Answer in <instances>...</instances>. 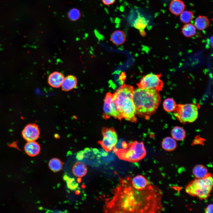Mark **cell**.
<instances>
[{
	"mask_svg": "<svg viewBox=\"0 0 213 213\" xmlns=\"http://www.w3.org/2000/svg\"><path fill=\"white\" fill-rule=\"evenodd\" d=\"M119 178L111 199L104 204V212L156 213L163 210V193L158 187L151 184L138 190L132 185L130 176Z\"/></svg>",
	"mask_w": 213,
	"mask_h": 213,
	"instance_id": "1",
	"label": "cell"
},
{
	"mask_svg": "<svg viewBox=\"0 0 213 213\" xmlns=\"http://www.w3.org/2000/svg\"><path fill=\"white\" fill-rule=\"evenodd\" d=\"M159 92L140 88L134 89L133 99L136 115L147 119L154 113L161 102Z\"/></svg>",
	"mask_w": 213,
	"mask_h": 213,
	"instance_id": "2",
	"label": "cell"
},
{
	"mask_svg": "<svg viewBox=\"0 0 213 213\" xmlns=\"http://www.w3.org/2000/svg\"><path fill=\"white\" fill-rule=\"evenodd\" d=\"M134 88L130 85L124 84L113 94V99L122 118L136 122L137 118L133 99Z\"/></svg>",
	"mask_w": 213,
	"mask_h": 213,
	"instance_id": "3",
	"label": "cell"
},
{
	"mask_svg": "<svg viewBox=\"0 0 213 213\" xmlns=\"http://www.w3.org/2000/svg\"><path fill=\"white\" fill-rule=\"evenodd\" d=\"M122 148L113 149L114 152L118 158L131 163L138 162L143 159L146 154L144 143L142 142L135 141L128 143L123 142Z\"/></svg>",
	"mask_w": 213,
	"mask_h": 213,
	"instance_id": "4",
	"label": "cell"
},
{
	"mask_svg": "<svg viewBox=\"0 0 213 213\" xmlns=\"http://www.w3.org/2000/svg\"><path fill=\"white\" fill-rule=\"evenodd\" d=\"M213 185L212 175L208 174L201 178H196L190 182L185 187V190L190 195L201 200L206 199L209 196Z\"/></svg>",
	"mask_w": 213,
	"mask_h": 213,
	"instance_id": "5",
	"label": "cell"
},
{
	"mask_svg": "<svg viewBox=\"0 0 213 213\" xmlns=\"http://www.w3.org/2000/svg\"><path fill=\"white\" fill-rule=\"evenodd\" d=\"M198 109L197 106L195 104H178L173 111V114L181 123H191L198 118Z\"/></svg>",
	"mask_w": 213,
	"mask_h": 213,
	"instance_id": "6",
	"label": "cell"
},
{
	"mask_svg": "<svg viewBox=\"0 0 213 213\" xmlns=\"http://www.w3.org/2000/svg\"><path fill=\"white\" fill-rule=\"evenodd\" d=\"M161 74L150 73L143 77L137 85L138 88L148 89H153L158 91L162 89L163 83L160 79Z\"/></svg>",
	"mask_w": 213,
	"mask_h": 213,
	"instance_id": "7",
	"label": "cell"
},
{
	"mask_svg": "<svg viewBox=\"0 0 213 213\" xmlns=\"http://www.w3.org/2000/svg\"><path fill=\"white\" fill-rule=\"evenodd\" d=\"M103 138L98 143L106 152L113 150L118 142V136L114 129L112 128L104 127L102 129Z\"/></svg>",
	"mask_w": 213,
	"mask_h": 213,
	"instance_id": "8",
	"label": "cell"
},
{
	"mask_svg": "<svg viewBox=\"0 0 213 213\" xmlns=\"http://www.w3.org/2000/svg\"><path fill=\"white\" fill-rule=\"evenodd\" d=\"M103 117L105 119L111 117L120 120L122 119L113 101V94L109 92L107 93L104 99Z\"/></svg>",
	"mask_w": 213,
	"mask_h": 213,
	"instance_id": "9",
	"label": "cell"
},
{
	"mask_svg": "<svg viewBox=\"0 0 213 213\" xmlns=\"http://www.w3.org/2000/svg\"><path fill=\"white\" fill-rule=\"evenodd\" d=\"M22 134L23 138L27 141H33L39 138L40 132L37 125L30 123L25 127Z\"/></svg>",
	"mask_w": 213,
	"mask_h": 213,
	"instance_id": "10",
	"label": "cell"
},
{
	"mask_svg": "<svg viewBox=\"0 0 213 213\" xmlns=\"http://www.w3.org/2000/svg\"><path fill=\"white\" fill-rule=\"evenodd\" d=\"M64 78V75L61 73L55 71L49 76L48 83L52 87L58 88L61 86Z\"/></svg>",
	"mask_w": 213,
	"mask_h": 213,
	"instance_id": "11",
	"label": "cell"
},
{
	"mask_svg": "<svg viewBox=\"0 0 213 213\" xmlns=\"http://www.w3.org/2000/svg\"><path fill=\"white\" fill-rule=\"evenodd\" d=\"M131 182L133 186L138 190L145 189L151 184L146 178L141 175H137L133 178Z\"/></svg>",
	"mask_w": 213,
	"mask_h": 213,
	"instance_id": "12",
	"label": "cell"
},
{
	"mask_svg": "<svg viewBox=\"0 0 213 213\" xmlns=\"http://www.w3.org/2000/svg\"><path fill=\"white\" fill-rule=\"evenodd\" d=\"M24 149L26 154L32 157L38 155L41 150L40 145L35 141H28L25 144Z\"/></svg>",
	"mask_w": 213,
	"mask_h": 213,
	"instance_id": "13",
	"label": "cell"
},
{
	"mask_svg": "<svg viewBox=\"0 0 213 213\" xmlns=\"http://www.w3.org/2000/svg\"><path fill=\"white\" fill-rule=\"evenodd\" d=\"M78 80L75 76L70 75L64 78L62 84V90L67 91L75 88L77 85Z\"/></svg>",
	"mask_w": 213,
	"mask_h": 213,
	"instance_id": "14",
	"label": "cell"
},
{
	"mask_svg": "<svg viewBox=\"0 0 213 213\" xmlns=\"http://www.w3.org/2000/svg\"><path fill=\"white\" fill-rule=\"evenodd\" d=\"M185 5L180 0H174L170 3L169 6L170 11L173 14L180 15L184 10Z\"/></svg>",
	"mask_w": 213,
	"mask_h": 213,
	"instance_id": "15",
	"label": "cell"
},
{
	"mask_svg": "<svg viewBox=\"0 0 213 213\" xmlns=\"http://www.w3.org/2000/svg\"><path fill=\"white\" fill-rule=\"evenodd\" d=\"M73 174L76 177L81 178L84 176L87 172L86 165L83 163L78 162L73 165L72 168Z\"/></svg>",
	"mask_w": 213,
	"mask_h": 213,
	"instance_id": "16",
	"label": "cell"
},
{
	"mask_svg": "<svg viewBox=\"0 0 213 213\" xmlns=\"http://www.w3.org/2000/svg\"><path fill=\"white\" fill-rule=\"evenodd\" d=\"M125 33L122 31L117 30L114 31L112 34L110 40L115 45H120L125 42Z\"/></svg>",
	"mask_w": 213,
	"mask_h": 213,
	"instance_id": "17",
	"label": "cell"
},
{
	"mask_svg": "<svg viewBox=\"0 0 213 213\" xmlns=\"http://www.w3.org/2000/svg\"><path fill=\"white\" fill-rule=\"evenodd\" d=\"M162 148L168 151H171L176 148L177 144L176 140L171 137H167L164 139L162 143Z\"/></svg>",
	"mask_w": 213,
	"mask_h": 213,
	"instance_id": "18",
	"label": "cell"
},
{
	"mask_svg": "<svg viewBox=\"0 0 213 213\" xmlns=\"http://www.w3.org/2000/svg\"><path fill=\"white\" fill-rule=\"evenodd\" d=\"M209 22L208 18L206 16H199L195 21V27L200 30H203L207 28L209 25Z\"/></svg>",
	"mask_w": 213,
	"mask_h": 213,
	"instance_id": "19",
	"label": "cell"
},
{
	"mask_svg": "<svg viewBox=\"0 0 213 213\" xmlns=\"http://www.w3.org/2000/svg\"><path fill=\"white\" fill-rule=\"evenodd\" d=\"M192 172L196 178H203L209 173L207 168L201 164H198L195 166L193 169Z\"/></svg>",
	"mask_w": 213,
	"mask_h": 213,
	"instance_id": "20",
	"label": "cell"
},
{
	"mask_svg": "<svg viewBox=\"0 0 213 213\" xmlns=\"http://www.w3.org/2000/svg\"><path fill=\"white\" fill-rule=\"evenodd\" d=\"M172 138L177 141L183 140L186 136V132L184 129L180 127L175 126L171 131Z\"/></svg>",
	"mask_w": 213,
	"mask_h": 213,
	"instance_id": "21",
	"label": "cell"
},
{
	"mask_svg": "<svg viewBox=\"0 0 213 213\" xmlns=\"http://www.w3.org/2000/svg\"><path fill=\"white\" fill-rule=\"evenodd\" d=\"M182 32L186 37H191L193 36L196 33V27L192 24L187 23L185 25L182 29Z\"/></svg>",
	"mask_w": 213,
	"mask_h": 213,
	"instance_id": "22",
	"label": "cell"
},
{
	"mask_svg": "<svg viewBox=\"0 0 213 213\" xmlns=\"http://www.w3.org/2000/svg\"><path fill=\"white\" fill-rule=\"evenodd\" d=\"M49 165L50 169L54 172H58L60 171L62 167V164L59 159L54 158L49 161Z\"/></svg>",
	"mask_w": 213,
	"mask_h": 213,
	"instance_id": "23",
	"label": "cell"
},
{
	"mask_svg": "<svg viewBox=\"0 0 213 213\" xmlns=\"http://www.w3.org/2000/svg\"><path fill=\"white\" fill-rule=\"evenodd\" d=\"M163 105L164 110L168 112H173L177 106L175 100L171 98L165 99L163 102Z\"/></svg>",
	"mask_w": 213,
	"mask_h": 213,
	"instance_id": "24",
	"label": "cell"
},
{
	"mask_svg": "<svg viewBox=\"0 0 213 213\" xmlns=\"http://www.w3.org/2000/svg\"><path fill=\"white\" fill-rule=\"evenodd\" d=\"M193 15V14L191 11H183L180 14V20L183 23L185 24L188 23L192 20Z\"/></svg>",
	"mask_w": 213,
	"mask_h": 213,
	"instance_id": "25",
	"label": "cell"
},
{
	"mask_svg": "<svg viewBox=\"0 0 213 213\" xmlns=\"http://www.w3.org/2000/svg\"><path fill=\"white\" fill-rule=\"evenodd\" d=\"M64 179L66 181L67 188L71 190H75L78 187V184L73 178L69 177L67 175L64 176Z\"/></svg>",
	"mask_w": 213,
	"mask_h": 213,
	"instance_id": "26",
	"label": "cell"
},
{
	"mask_svg": "<svg viewBox=\"0 0 213 213\" xmlns=\"http://www.w3.org/2000/svg\"><path fill=\"white\" fill-rule=\"evenodd\" d=\"M68 17L72 21L78 20L80 17V13L79 10L76 8L71 9L69 12Z\"/></svg>",
	"mask_w": 213,
	"mask_h": 213,
	"instance_id": "27",
	"label": "cell"
},
{
	"mask_svg": "<svg viewBox=\"0 0 213 213\" xmlns=\"http://www.w3.org/2000/svg\"><path fill=\"white\" fill-rule=\"evenodd\" d=\"M146 25V23L144 19L143 18H139L136 21L135 25V27L141 30H143V29L145 28Z\"/></svg>",
	"mask_w": 213,
	"mask_h": 213,
	"instance_id": "28",
	"label": "cell"
},
{
	"mask_svg": "<svg viewBox=\"0 0 213 213\" xmlns=\"http://www.w3.org/2000/svg\"><path fill=\"white\" fill-rule=\"evenodd\" d=\"M213 207L212 204L209 205L206 208L205 212L206 213H212Z\"/></svg>",
	"mask_w": 213,
	"mask_h": 213,
	"instance_id": "29",
	"label": "cell"
},
{
	"mask_svg": "<svg viewBox=\"0 0 213 213\" xmlns=\"http://www.w3.org/2000/svg\"><path fill=\"white\" fill-rule=\"evenodd\" d=\"M103 3L106 5H109L113 4L115 0H102Z\"/></svg>",
	"mask_w": 213,
	"mask_h": 213,
	"instance_id": "30",
	"label": "cell"
}]
</instances>
